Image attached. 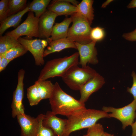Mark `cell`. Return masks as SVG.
I'll use <instances>...</instances> for the list:
<instances>
[{
    "instance_id": "4dcf8cb0",
    "label": "cell",
    "mask_w": 136,
    "mask_h": 136,
    "mask_svg": "<svg viewBox=\"0 0 136 136\" xmlns=\"http://www.w3.org/2000/svg\"><path fill=\"white\" fill-rule=\"evenodd\" d=\"M122 37L124 39L128 41H136V28L131 32L124 33Z\"/></svg>"
},
{
    "instance_id": "d6a6232c",
    "label": "cell",
    "mask_w": 136,
    "mask_h": 136,
    "mask_svg": "<svg viewBox=\"0 0 136 136\" xmlns=\"http://www.w3.org/2000/svg\"><path fill=\"white\" fill-rule=\"evenodd\" d=\"M127 8L128 9L136 8V0H132L128 5Z\"/></svg>"
},
{
    "instance_id": "d6986e66",
    "label": "cell",
    "mask_w": 136,
    "mask_h": 136,
    "mask_svg": "<svg viewBox=\"0 0 136 136\" xmlns=\"http://www.w3.org/2000/svg\"><path fill=\"white\" fill-rule=\"evenodd\" d=\"M94 1L82 0L76 6L78 12L86 19L91 25L94 19V9L92 7Z\"/></svg>"
},
{
    "instance_id": "83f0119b",
    "label": "cell",
    "mask_w": 136,
    "mask_h": 136,
    "mask_svg": "<svg viewBox=\"0 0 136 136\" xmlns=\"http://www.w3.org/2000/svg\"><path fill=\"white\" fill-rule=\"evenodd\" d=\"M105 33L103 28L97 26L92 28L90 37L92 41L96 42L102 40L105 37Z\"/></svg>"
},
{
    "instance_id": "cb8c5ba5",
    "label": "cell",
    "mask_w": 136,
    "mask_h": 136,
    "mask_svg": "<svg viewBox=\"0 0 136 136\" xmlns=\"http://www.w3.org/2000/svg\"><path fill=\"white\" fill-rule=\"evenodd\" d=\"M26 0H9L8 3V17L16 14L24 9L27 7Z\"/></svg>"
},
{
    "instance_id": "ba28073f",
    "label": "cell",
    "mask_w": 136,
    "mask_h": 136,
    "mask_svg": "<svg viewBox=\"0 0 136 136\" xmlns=\"http://www.w3.org/2000/svg\"><path fill=\"white\" fill-rule=\"evenodd\" d=\"M17 40L32 54L36 65L41 66L44 64V53L45 48L48 44L46 40L28 39L20 37Z\"/></svg>"
},
{
    "instance_id": "3957f363",
    "label": "cell",
    "mask_w": 136,
    "mask_h": 136,
    "mask_svg": "<svg viewBox=\"0 0 136 136\" xmlns=\"http://www.w3.org/2000/svg\"><path fill=\"white\" fill-rule=\"evenodd\" d=\"M79 55L76 52L69 56L54 59L47 62L40 72L38 80L56 77H62L72 67L79 64Z\"/></svg>"
},
{
    "instance_id": "5b68a950",
    "label": "cell",
    "mask_w": 136,
    "mask_h": 136,
    "mask_svg": "<svg viewBox=\"0 0 136 136\" xmlns=\"http://www.w3.org/2000/svg\"><path fill=\"white\" fill-rule=\"evenodd\" d=\"M97 73L88 65L80 67L78 65L72 67L62 78L70 89L79 90L82 86Z\"/></svg>"
},
{
    "instance_id": "9c48e42d",
    "label": "cell",
    "mask_w": 136,
    "mask_h": 136,
    "mask_svg": "<svg viewBox=\"0 0 136 136\" xmlns=\"http://www.w3.org/2000/svg\"><path fill=\"white\" fill-rule=\"evenodd\" d=\"M25 70L20 69L18 74V83L15 90L13 93L11 104L12 116L14 118L18 115L24 113V108L22 103L24 96L23 79Z\"/></svg>"
},
{
    "instance_id": "4316f807",
    "label": "cell",
    "mask_w": 136,
    "mask_h": 136,
    "mask_svg": "<svg viewBox=\"0 0 136 136\" xmlns=\"http://www.w3.org/2000/svg\"><path fill=\"white\" fill-rule=\"evenodd\" d=\"M104 132L103 125L96 123L88 128L87 133L83 136H103Z\"/></svg>"
},
{
    "instance_id": "52a82bcc",
    "label": "cell",
    "mask_w": 136,
    "mask_h": 136,
    "mask_svg": "<svg viewBox=\"0 0 136 136\" xmlns=\"http://www.w3.org/2000/svg\"><path fill=\"white\" fill-rule=\"evenodd\" d=\"M38 20L33 12L29 11L24 22L14 29L7 33L6 35L13 37L17 40L23 36L30 38L39 37Z\"/></svg>"
},
{
    "instance_id": "ac0fdd59",
    "label": "cell",
    "mask_w": 136,
    "mask_h": 136,
    "mask_svg": "<svg viewBox=\"0 0 136 136\" xmlns=\"http://www.w3.org/2000/svg\"><path fill=\"white\" fill-rule=\"evenodd\" d=\"M28 7L27 6L23 10L14 15L10 16L2 21L0 22V35L2 36L5 31L8 28L19 26L24 15L29 11Z\"/></svg>"
},
{
    "instance_id": "f1b7e54d",
    "label": "cell",
    "mask_w": 136,
    "mask_h": 136,
    "mask_svg": "<svg viewBox=\"0 0 136 136\" xmlns=\"http://www.w3.org/2000/svg\"><path fill=\"white\" fill-rule=\"evenodd\" d=\"M9 0H2L0 1V22L8 17Z\"/></svg>"
},
{
    "instance_id": "e575fe53",
    "label": "cell",
    "mask_w": 136,
    "mask_h": 136,
    "mask_svg": "<svg viewBox=\"0 0 136 136\" xmlns=\"http://www.w3.org/2000/svg\"><path fill=\"white\" fill-rule=\"evenodd\" d=\"M113 0H107L104 3L102 4L101 8H106L107 6L109 5L111 2Z\"/></svg>"
},
{
    "instance_id": "5bb4252c",
    "label": "cell",
    "mask_w": 136,
    "mask_h": 136,
    "mask_svg": "<svg viewBox=\"0 0 136 136\" xmlns=\"http://www.w3.org/2000/svg\"><path fill=\"white\" fill-rule=\"evenodd\" d=\"M67 123V119L57 117L52 111H47L42 121L45 127L52 129L57 136H62Z\"/></svg>"
},
{
    "instance_id": "1f68e13d",
    "label": "cell",
    "mask_w": 136,
    "mask_h": 136,
    "mask_svg": "<svg viewBox=\"0 0 136 136\" xmlns=\"http://www.w3.org/2000/svg\"><path fill=\"white\" fill-rule=\"evenodd\" d=\"M10 62L4 55H0V72L4 70L9 63Z\"/></svg>"
},
{
    "instance_id": "8992f818",
    "label": "cell",
    "mask_w": 136,
    "mask_h": 136,
    "mask_svg": "<svg viewBox=\"0 0 136 136\" xmlns=\"http://www.w3.org/2000/svg\"><path fill=\"white\" fill-rule=\"evenodd\" d=\"M102 110L109 114L110 117L115 118L121 121L122 128L124 129L128 125H131L136 117V100L123 107L116 108L111 107L104 106Z\"/></svg>"
},
{
    "instance_id": "7402d4cb",
    "label": "cell",
    "mask_w": 136,
    "mask_h": 136,
    "mask_svg": "<svg viewBox=\"0 0 136 136\" xmlns=\"http://www.w3.org/2000/svg\"><path fill=\"white\" fill-rule=\"evenodd\" d=\"M20 44L14 37L5 35L0 37V55H4L11 48Z\"/></svg>"
},
{
    "instance_id": "d590c367",
    "label": "cell",
    "mask_w": 136,
    "mask_h": 136,
    "mask_svg": "<svg viewBox=\"0 0 136 136\" xmlns=\"http://www.w3.org/2000/svg\"><path fill=\"white\" fill-rule=\"evenodd\" d=\"M103 136H114V135L113 134L104 132Z\"/></svg>"
},
{
    "instance_id": "4fadbf2b",
    "label": "cell",
    "mask_w": 136,
    "mask_h": 136,
    "mask_svg": "<svg viewBox=\"0 0 136 136\" xmlns=\"http://www.w3.org/2000/svg\"><path fill=\"white\" fill-rule=\"evenodd\" d=\"M16 117L21 127L20 136H36L39 126L37 117L35 118L25 113Z\"/></svg>"
},
{
    "instance_id": "836d02e7",
    "label": "cell",
    "mask_w": 136,
    "mask_h": 136,
    "mask_svg": "<svg viewBox=\"0 0 136 136\" xmlns=\"http://www.w3.org/2000/svg\"><path fill=\"white\" fill-rule=\"evenodd\" d=\"M132 130V132L131 136H136V120L131 125Z\"/></svg>"
},
{
    "instance_id": "603a6c76",
    "label": "cell",
    "mask_w": 136,
    "mask_h": 136,
    "mask_svg": "<svg viewBox=\"0 0 136 136\" xmlns=\"http://www.w3.org/2000/svg\"><path fill=\"white\" fill-rule=\"evenodd\" d=\"M27 51L22 45L20 44L9 50L3 55L11 61L24 55Z\"/></svg>"
},
{
    "instance_id": "e0dca14e",
    "label": "cell",
    "mask_w": 136,
    "mask_h": 136,
    "mask_svg": "<svg viewBox=\"0 0 136 136\" xmlns=\"http://www.w3.org/2000/svg\"><path fill=\"white\" fill-rule=\"evenodd\" d=\"M72 22V19L70 17L66 18L61 22L55 23L53 27L50 37L46 40L48 42L66 38L69 26Z\"/></svg>"
},
{
    "instance_id": "6da1fadb",
    "label": "cell",
    "mask_w": 136,
    "mask_h": 136,
    "mask_svg": "<svg viewBox=\"0 0 136 136\" xmlns=\"http://www.w3.org/2000/svg\"><path fill=\"white\" fill-rule=\"evenodd\" d=\"M52 111L67 117L85 109V103L81 102L64 92L58 83L54 84V89L49 98Z\"/></svg>"
},
{
    "instance_id": "277c9868",
    "label": "cell",
    "mask_w": 136,
    "mask_h": 136,
    "mask_svg": "<svg viewBox=\"0 0 136 136\" xmlns=\"http://www.w3.org/2000/svg\"><path fill=\"white\" fill-rule=\"evenodd\" d=\"M71 17L73 24L69 29L67 38L82 44L92 41L90 37L92 28L87 20L78 12Z\"/></svg>"
},
{
    "instance_id": "30bf717a",
    "label": "cell",
    "mask_w": 136,
    "mask_h": 136,
    "mask_svg": "<svg viewBox=\"0 0 136 136\" xmlns=\"http://www.w3.org/2000/svg\"><path fill=\"white\" fill-rule=\"evenodd\" d=\"M96 42L93 41L89 43L82 44L75 42L80 56L79 64L82 67H86L88 63L95 65L98 63L95 47Z\"/></svg>"
},
{
    "instance_id": "7a4b0ae2",
    "label": "cell",
    "mask_w": 136,
    "mask_h": 136,
    "mask_svg": "<svg viewBox=\"0 0 136 136\" xmlns=\"http://www.w3.org/2000/svg\"><path fill=\"white\" fill-rule=\"evenodd\" d=\"M110 118L103 110L86 109L67 117V123L62 136H69L72 132L88 128L96 123L99 119Z\"/></svg>"
},
{
    "instance_id": "ffe728a7",
    "label": "cell",
    "mask_w": 136,
    "mask_h": 136,
    "mask_svg": "<svg viewBox=\"0 0 136 136\" xmlns=\"http://www.w3.org/2000/svg\"><path fill=\"white\" fill-rule=\"evenodd\" d=\"M37 86L38 91L41 100L49 99L53 92L54 86L50 81H38L35 82Z\"/></svg>"
},
{
    "instance_id": "8fae6325",
    "label": "cell",
    "mask_w": 136,
    "mask_h": 136,
    "mask_svg": "<svg viewBox=\"0 0 136 136\" xmlns=\"http://www.w3.org/2000/svg\"><path fill=\"white\" fill-rule=\"evenodd\" d=\"M57 16L56 14L47 9L39 18L38 29L40 39L47 40L50 37Z\"/></svg>"
},
{
    "instance_id": "2e32d148",
    "label": "cell",
    "mask_w": 136,
    "mask_h": 136,
    "mask_svg": "<svg viewBox=\"0 0 136 136\" xmlns=\"http://www.w3.org/2000/svg\"><path fill=\"white\" fill-rule=\"evenodd\" d=\"M48 43L49 46L44 50V57L51 54L59 52L66 48L77 49L75 42L67 38L52 41L48 42Z\"/></svg>"
},
{
    "instance_id": "d4e9b609",
    "label": "cell",
    "mask_w": 136,
    "mask_h": 136,
    "mask_svg": "<svg viewBox=\"0 0 136 136\" xmlns=\"http://www.w3.org/2000/svg\"><path fill=\"white\" fill-rule=\"evenodd\" d=\"M27 96L29 105L31 106L37 105L42 100L35 83L27 88Z\"/></svg>"
},
{
    "instance_id": "7c38bea8",
    "label": "cell",
    "mask_w": 136,
    "mask_h": 136,
    "mask_svg": "<svg viewBox=\"0 0 136 136\" xmlns=\"http://www.w3.org/2000/svg\"><path fill=\"white\" fill-rule=\"evenodd\" d=\"M105 83L104 78L97 73L81 87L79 90L80 97L79 100L85 103L90 95L100 89Z\"/></svg>"
},
{
    "instance_id": "f546056e",
    "label": "cell",
    "mask_w": 136,
    "mask_h": 136,
    "mask_svg": "<svg viewBox=\"0 0 136 136\" xmlns=\"http://www.w3.org/2000/svg\"><path fill=\"white\" fill-rule=\"evenodd\" d=\"M131 76L133 79V83L131 87H128L127 91L133 96L134 99L136 100V74L134 71L131 73Z\"/></svg>"
},
{
    "instance_id": "44dd1931",
    "label": "cell",
    "mask_w": 136,
    "mask_h": 136,
    "mask_svg": "<svg viewBox=\"0 0 136 136\" xmlns=\"http://www.w3.org/2000/svg\"><path fill=\"white\" fill-rule=\"evenodd\" d=\"M50 0H34L28 6L29 11L34 12L38 18L47 10L46 8L51 2Z\"/></svg>"
},
{
    "instance_id": "484cf974",
    "label": "cell",
    "mask_w": 136,
    "mask_h": 136,
    "mask_svg": "<svg viewBox=\"0 0 136 136\" xmlns=\"http://www.w3.org/2000/svg\"><path fill=\"white\" fill-rule=\"evenodd\" d=\"M44 115L41 114L37 117L39 126L38 130L36 136H57L51 129L44 126L42 123Z\"/></svg>"
},
{
    "instance_id": "9a60e30c",
    "label": "cell",
    "mask_w": 136,
    "mask_h": 136,
    "mask_svg": "<svg viewBox=\"0 0 136 136\" xmlns=\"http://www.w3.org/2000/svg\"><path fill=\"white\" fill-rule=\"evenodd\" d=\"M47 8L57 16H71L78 11L77 7L72 5L65 0H53L48 5Z\"/></svg>"
}]
</instances>
